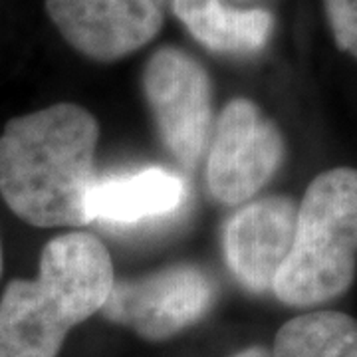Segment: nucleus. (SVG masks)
Here are the masks:
<instances>
[{
	"mask_svg": "<svg viewBox=\"0 0 357 357\" xmlns=\"http://www.w3.org/2000/svg\"><path fill=\"white\" fill-rule=\"evenodd\" d=\"M100 126L86 107L56 103L14 117L0 135V195L32 227L88 225Z\"/></svg>",
	"mask_w": 357,
	"mask_h": 357,
	"instance_id": "f257e3e1",
	"label": "nucleus"
},
{
	"mask_svg": "<svg viewBox=\"0 0 357 357\" xmlns=\"http://www.w3.org/2000/svg\"><path fill=\"white\" fill-rule=\"evenodd\" d=\"M107 248L88 232L52 238L36 280H13L0 298V357H58L68 333L102 312L114 288Z\"/></svg>",
	"mask_w": 357,
	"mask_h": 357,
	"instance_id": "f03ea898",
	"label": "nucleus"
},
{
	"mask_svg": "<svg viewBox=\"0 0 357 357\" xmlns=\"http://www.w3.org/2000/svg\"><path fill=\"white\" fill-rule=\"evenodd\" d=\"M356 268L357 169L337 167L319 173L298 204L292 248L272 294L286 306H319L349 290Z\"/></svg>",
	"mask_w": 357,
	"mask_h": 357,
	"instance_id": "7ed1b4c3",
	"label": "nucleus"
},
{
	"mask_svg": "<svg viewBox=\"0 0 357 357\" xmlns=\"http://www.w3.org/2000/svg\"><path fill=\"white\" fill-rule=\"evenodd\" d=\"M141 86L165 149L183 169L195 171L215 128L208 72L189 52L163 46L147 60Z\"/></svg>",
	"mask_w": 357,
	"mask_h": 357,
	"instance_id": "20e7f679",
	"label": "nucleus"
},
{
	"mask_svg": "<svg viewBox=\"0 0 357 357\" xmlns=\"http://www.w3.org/2000/svg\"><path fill=\"white\" fill-rule=\"evenodd\" d=\"M278 126L255 102L230 100L215 119L206 147V187L227 206H243L266 187L284 163Z\"/></svg>",
	"mask_w": 357,
	"mask_h": 357,
	"instance_id": "39448f33",
	"label": "nucleus"
},
{
	"mask_svg": "<svg viewBox=\"0 0 357 357\" xmlns=\"http://www.w3.org/2000/svg\"><path fill=\"white\" fill-rule=\"evenodd\" d=\"M215 300V278L204 268L181 262L141 278L115 280L102 314L147 342H163L201 321Z\"/></svg>",
	"mask_w": 357,
	"mask_h": 357,
	"instance_id": "423d86ee",
	"label": "nucleus"
},
{
	"mask_svg": "<svg viewBox=\"0 0 357 357\" xmlns=\"http://www.w3.org/2000/svg\"><path fill=\"white\" fill-rule=\"evenodd\" d=\"M171 0H46L62 38L93 62H115L159 34Z\"/></svg>",
	"mask_w": 357,
	"mask_h": 357,
	"instance_id": "0eeeda50",
	"label": "nucleus"
},
{
	"mask_svg": "<svg viewBox=\"0 0 357 357\" xmlns=\"http://www.w3.org/2000/svg\"><path fill=\"white\" fill-rule=\"evenodd\" d=\"M296 215L298 204L284 195L248 201L230 215L222 232L225 262L244 290L272 292L292 248Z\"/></svg>",
	"mask_w": 357,
	"mask_h": 357,
	"instance_id": "6e6552de",
	"label": "nucleus"
},
{
	"mask_svg": "<svg viewBox=\"0 0 357 357\" xmlns=\"http://www.w3.org/2000/svg\"><path fill=\"white\" fill-rule=\"evenodd\" d=\"M185 199V181L163 167L96 175L86 197V217L88 222L131 229L175 215Z\"/></svg>",
	"mask_w": 357,
	"mask_h": 357,
	"instance_id": "1a4fd4ad",
	"label": "nucleus"
},
{
	"mask_svg": "<svg viewBox=\"0 0 357 357\" xmlns=\"http://www.w3.org/2000/svg\"><path fill=\"white\" fill-rule=\"evenodd\" d=\"M171 6L192 38L225 56L258 54L274 28L264 8H234L222 0H171Z\"/></svg>",
	"mask_w": 357,
	"mask_h": 357,
	"instance_id": "9d476101",
	"label": "nucleus"
},
{
	"mask_svg": "<svg viewBox=\"0 0 357 357\" xmlns=\"http://www.w3.org/2000/svg\"><path fill=\"white\" fill-rule=\"evenodd\" d=\"M272 357H357V319L332 310L298 316L278 330Z\"/></svg>",
	"mask_w": 357,
	"mask_h": 357,
	"instance_id": "9b49d317",
	"label": "nucleus"
},
{
	"mask_svg": "<svg viewBox=\"0 0 357 357\" xmlns=\"http://www.w3.org/2000/svg\"><path fill=\"white\" fill-rule=\"evenodd\" d=\"M324 4L337 48L357 58V0H324Z\"/></svg>",
	"mask_w": 357,
	"mask_h": 357,
	"instance_id": "f8f14e48",
	"label": "nucleus"
},
{
	"mask_svg": "<svg viewBox=\"0 0 357 357\" xmlns=\"http://www.w3.org/2000/svg\"><path fill=\"white\" fill-rule=\"evenodd\" d=\"M232 357H272V354L262 345H252V347H246L243 351L234 354Z\"/></svg>",
	"mask_w": 357,
	"mask_h": 357,
	"instance_id": "ddd939ff",
	"label": "nucleus"
},
{
	"mask_svg": "<svg viewBox=\"0 0 357 357\" xmlns=\"http://www.w3.org/2000/svg\"><path fill=\"white\" fill-rule=\"evenodd\" d=\"M0 274H2V244H0Z\"/></svg>",
	"mask_w": 357,
	"mask_h": 357,
	"instance_id": "4468645a",
	"label": "nucleus"
}]
</instances>
